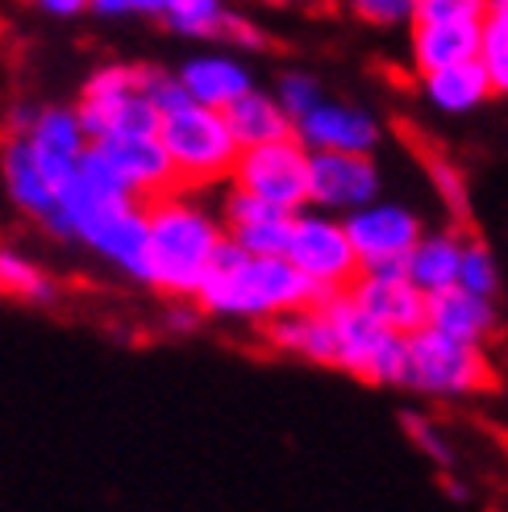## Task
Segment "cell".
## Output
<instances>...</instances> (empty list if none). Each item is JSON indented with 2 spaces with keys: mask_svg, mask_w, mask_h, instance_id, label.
I'll list each match as a JSON object with an SVG mask.
<instances>
[{
  "mask_svg": "<svg viewBox=\"0 0 508 512\" xmlns=\"http://www.w3.org/2000/svg\"><path fill=\"white\" fill-rule=\"evenodd\" d=\"M492 0H417V21H488Z\"/></svg>",
  "mask_w": 508,
  "mask_h": 512,
  "instance_id": "cell-32",
  "label": "cell"
},
{
  "mask_svg": "<svg viewBox=\"0 0 508 512\" xmlns=\"http://www.w3.org/2000/svg\"><path fill=\"white\" fill-rule=\"evenodd\" d=\"M404 388H413L421 396H475V392H492L496 388V371L484 346L459 342L438 329H417L409 334V379Z\"/></svg>",
  "mask_w": 508,
  "mask_h": 512,
  "instance_id": "cell-5",
  "label": "cell"
},
{
  "mask_svg": "<svg viewBox=\"0 0 508 512\" xmlns=\"http://www.w3.org/2000/svg\"><path fill=\"white\" fill-rule=\"evenodd\" d=\"M488 13H500V17H508V0H492V9Z\"/></svg>",
  "mask_w": 508,
  "mask_h": 512,
  "instance_id": "cell-40",
  "label": "cell"
},
{
  "mask_svg": "<svg viewBox=\"0 0 508 512\" xmlns=\"http://www.w3.org/2000/svg\"><path fill=\"white\" fill-rule=\"evenodd\" d=\"M0 167H5V184L17 209L34 213L38 221H46L50 213L59 209V188L46 179L42 163L34 159V150L25 138H9L5 142V155H0Z\"/></svg>",
  "mask_w": 508,
  "mask_h": 512,
  "instance_id": "cell-20",
  "label": "cell"
},
{
  "mask_svg": "<svg viewBox=\"0 0 508 512\" xmlns=\"http://www.w3.org/2000/svg\"><path fill=\"white\" fill-rule=\"evenodd\" d=\"M88 9L105 13V17H125V13H155V17H163L167 0H88Z\"/></svg>",
  "mask_w": 508,
  "mask_h": 512,
  "instance_id": "cell-34",
  "label": "cell"
},
{
  "mask_svg": "<svg viewBox=\"0 0 508 512\" xmlns=\"http://www.w3.org/2000/svg\"><path fill=\"white\" fill-rule=\"evenodd\" d=\"M463 246L467 238L459 229H442V234H425L409 254V279L425 292H446L459 288V267H463Z\"/></svg>",
  "mask_w": 508,
  "mask_h": 512,
  "instance_id": "cell-21",
  "label": "cell"
},
{
  "mask_svg": "<svg viewBox=\"0 0 508 512\" xmlns=\"http://www.w3.org/2000/svg\"><path fill=\"white\" fill-rule=\"evenodd\" d=\"M221 38H230V42H238V46H246V50H263L267 46V38H263V30L254 21H246V17H238V13H230V21H225V34Z\"/></svg>",
  "mask_w": 508,
  "mask_h": 512,
  "instance_id": "cell-35",
  "label": "cell"
},
{
  "mask_svg": "<svg viewBox=\"0 0 508 512\" xmlns=\"http://www.w3.org/2000/svg\"><path fill=\"white\" fill-rule=\"evenodd\" d=\"M100 155L109 159V167L121 175V184L130 188L138 200H163L180 188V175L167 155V146L159 134H134V138H100L92 142Z\"/></svg>",
  "mask_w": 508,
  "mask_h": 512,
  "instance_id": "cell-11",
  "label": "cell"
},
{
  "mask_svg": "<svg viewBox=\"0 0 508 512\" xmlns=\"http://www.w3.org/2000/svg\"><path fill=\"white\" fill-rule=\"evenodd\" d=\"M180 80L188 88V96L196 100V105L205 109H230L234 100H242L254 84H250V71L230 59V55H200V59H188Z\"/></svg>",
  "mask_w": 508,
  "mask_h": 512,
  "instance_id": "cell-19",
  "label": "cell"
},
{
  "mask_svg": "<svg viewBox=\"0 0 508 512\" xmlns=\"http://www.w3.org/2000/svg\"><path fill=\"white\" fill-rule=\"evenodd\" d=\"M484 55V21H413V63L421 75Z\"/></svg>",
  "mask_w": 508,
  "mask_h": 512,
  "instance_id": "cell-16",
  "label": "cell"
},
{
  "mask_svg": "<svg viewBox=\"0 0 508 512\" xmlns=\"http://www.w3.org/2000/svg\"><path fill=\"white\" fill-rule=\"evenodd\" d=\"M338 292H321L300 267L288 259H263V254H246L230 234H225L213 271L200 288L196 304L213 317H238V321H271L279 313L313 309Z\"/></svg>",
  "mask_w": 508,
  "mask_h": 512,
  "instance_id": "cell-1",
  "label": "cell"
},
{
  "mask_svg": "<svg viewBox=\"0 0 508 512\" xmlns=\"http://www.w3.org/2000/svg\"><path fill=\"white\" fill-rule=\"evenodd\" d=\"M25 142H30L34 159L42 163L46 179L59 188V196H63V188L75 179V171H80V159L88 155V146H92L80 113H75V109H59V105L38 113L34 130L25 134Z\"/></svg>",
  "mask_w": 508,
  "mask_h": 512,
  "instance_id": "cell-13",
  "label": "cell"
},
{
  "mask_svg": "<svg viewBox=\"0 0 508 512\" xmlns=\"http://www.w3.org/2000/svg\"><path fill=\"white\" fill-rule=\"evenodd\" d=\"M425 171H429V184H434L438 196L446 200V209L454 217H467V179L459 175V167H454L450 159H442V155H429Z\"/></svg>",
  "mask_w": 508,
  "mask_h": 512,
  "instance_id": "cell-30",
  "label": "cell"
},
{
  "mask_svg": "<svg viewBox=\"0 0 508 512\" xmlns=\"http://www.w3.org/2000/svg\"><path fill=\"white\" fill-rule=\"evenodd\" d=\"M296 138L309 150H346V155H371L379 142V121L363 109L334 105L321 100L313 113H304L296 121Z\"/></svg>",
  "mask_w": 508,
  "mask_h": 512,
  "instance_id": "cell-15",
  "label": "cell"
},
{
  "mask_svg": "<svg viewBox=\"0 0 508 512\" xmlns=\"http://www.w3.org/2000/svg\"><path fill=\"white\" fill-rule=\"evenodd\" d=\"M225 117H230V130L242 142V150L267 146V142H279V138L296 134V121L284 113V105H279L275 96H267V92H254V88L242 100H234V105L225 109Z\"/></svg>",
  "mask_w": 508,
  "mask_h": 512,
  "instance_id": "cell-23",
  "label": "cell"
},
{
  "mask_svg": "<svg viewBox=\"0 0 508 512\" xmlns=\"http://www.w3.org/2000/svg\"><path fill=\"white\" fill-rule=\"evenodd\" d=\"M346 234L359 250L363 275H409V254L425 238V225L404 204L375 200L367 209L346 213Z\"/></svg>",
  "mask_w": 508,
  "mask_h": 512,
  "instance_id": "cell-8",
  "label": "cell"
},
{
  "mask_svg": "<svg viewBox=\"0 0 508 512\" xmlns=\"http://www.w3.org/2000/svg\"><path fill=\"white\" fill-rule=\"evenodd\" d=\"M200 304H175V309H167V317H163V325L171 329V334H192V329L200 325Z\"/></svg>",
  "mask_w": 508,
  "mask_h": 512,
  "instance_id": "cell-36",
  "label": "cell"
},
{
  "mask_svg": "<svg viewBox=\"0 0 508 512\" xmlns=\"http://www.w3.org/2000/svg\"><path fill=\"white\" fill-rule=\"evenodd\" d=\"M350 296L359 300L379 325H388L392 334H404V338L425 329V321H429V296L409 275H359Z\"/></svg>",
  "mask_w": 508,
  "mask_h": 512,
  "instance_id": "cell-14",
  "label": "cell"
},
{
  "mask_svg": "<svg viewBox=\"0 0 508 512\" xmlns=\"http://www.w3.org/2000/svg\"><path fill=\"white\" fill-rule=\"evenodd\" d=\"M421 84H425L429 105L442 109V113H471V109L484 105V100L496 96L484 59H471V63H459V67H442V71H429Z\"/></svg>",
  "mask_w": 508,
  "mask_h": 512,
  "instance_id": "cell-22",
  "label": "cell"
},
{
  "mask_svg": "<svg viewBox=\"0 0 508 512\" xmlns=\"http://www.w3.org/2000/svg\"><path fill=\"white\" fill-rule=\"evenodd\" d=\"M459 288L471 296H484L496 300L500 296V267H496V254L488 242L467 238L463 246V267H459Z\"/></svg>",
  "mask_w": 508,
  "mask_h": 512,
  "instance_id": "cell-26",
  "label": "cell"
},
{
  "mask_svg": "<svg viewBox=\"0 0 508 512\" xmlns=\"http://www.w3.org/2000/svg\"><path fill=\"white\" fill-rule=\"evenodd\" d=\"M275 100L284 105V113H288L292 121H300L304 113H313L325 96H321V84L313 80V75H304V71H288L284 80H279V88H275Z\"/></svg>",
  "mask_w": 508,
  "mask_h": 512,
  "instance_id": "cell-29",
  "label": "cell"
},
{
  "mask_svg": "<svg viewBox=\"0 0 508 512\" xmlns=\"http://www.w3.org/2000/svg\"><path fill=\"white\" fill-rule=\"evenodd\" d=\"M75 113H80L92 142L163 130V113L155 109V100L142 92V67H125V63L100 67L84 84Z\"/></svg>",
  "mask_w": 508,
  "mask_h": 512,
  "instance_id": "cell-6",
  "label": "cell"
},
{
  "mask_svg": "<svg viewBox=\"0 0 508 512\" xmlns=\"http://www.w3.org/2000/svg\"><path fill=\"white\" fill-rule=\"evenodd\" d=\"M159 138L175 163L180 188H209L217 179L234 175L242 159V142L234 138L230 117L221 109H205V105L175 109L163 117Z\"/></svg>",
  "mask_w": 508,
  "mask_h": 512,
  "instance_id": "cell-3",
  "label": "cell"
},
{
  "mask_svg": "<svg viewBox=\"0 0 508 512\" xmlns=\"http://www.w3.org/2000/svg\"><path fill=\"white\" fill-rule=\"evenodd\" d=\"M292 221L296 213L279 209V204L250 196L242 188L230 192L221 209V225L246 254H263V259H288V242H292Z\"/></svg>",
  "mask_w": 508,
  "mask_h": 512,
  "instance_id": "cell-12",
  "label": "cell"
},
{
  "mask_svg": "<svg viewBox=\"0 0 508 512\" xmlns=\"http://www.w3.org/2000/svg\"><path fill=\"white\" fill-rule=\"evenodd\" d=\"M325 313L338 334V367L342 371H350L363 383L404 388V379H409V338L392 334L388 325H379L363 304L350 296V288L329 296Z\"/></svg>",
  "mask_w": 508,
  "mask_h": 512,
  "instance_id": "cell-4",
  "label": "cell"
},
{
  "mask_svg": "<svg viewBox=\"0 0 508 512\" xmlns=\"http://www.w3.org/2000/svg\"><path fill=\"white\" fill-rule=\"evenodd\" d=\"M442 492L450 496V500H459V504H467L471 500V488L463 479H454V475H442Z\"/></svg>",
  "mask_w": 508,
  "mask_h": 512,
  "instance_id": "cell-39",
  "label": "cell"
},
{
  "mask_svg": "<svg viewBox=\"0 0 508 512\" xmlns=\"http://www.w3.org/2000/svg\"><path fill=\"white\" fill-rule=\"evenodd\" d=\"M288 263L300 267L321 292H346L354 279L363 275L359 250H354L346 221L334 213H296L292 221V242H288Z\"/></svg>",
  "mask_w": 508,
  "mask_h": 512,
  "instance_id": "cell-7",
  "label": "cell"
},
{
  "mask_svg": "<svg viewBox=\"0 0 508 512\" xmlns=\"http://www.w3.org/2000/svg\"><path fill=\"white\" fill-rule=\"evenodd\" d=\"M30 5L50 13V17H75V13L88 9V0H30Z\"/></svg>",
  "mask_w": 508,
  "mask_h": 512,
  "instance_id": "cell-38",
  "label": "cell"
},
{
  "mask_svg": "<svg viewBox=\"0 0 508 512\" xmlns=\"http://www.w3.org/2000/svg\"><path fill=\"white\" fill-rule=\"evenodd\" d=\"M484 67L492 75V92L496 96H508V17L500 13H488L484 21Z\"/></svg>",
  "mask_w": 508,
  "mask_h": 512,
  "instance_id": "cell-27",
  "label": "cell"
},
{
  "mask_svg": "<svg viewBox=\"0 0 508 512\" xmlns=\"http://www.w3.org/2000/svg\"><path fill=\"white\" fill-rule=\"evenodd\" d=\"M38 113H42V109H34V105H13L9 117H5V121H9V134H13V138H25V134L34 130Z\"/></svg>",
  "mask_w": 508,
  "mask_h": 512,
  "instance_id": "cell-37",
  "label": "cell"
},
{
  "mask_svg": "<svg viewBox=\"0 0 508 512\" xmlns=\"http://www.w3.org/2000/svg\"><path fill=\"white\" fill-rule=\"evenodd\" d=\"M309 163H313V150L296 134L267 146H250L242 150V159L234 167V188L263 196L288 213H304L309 209Z\"/></svg>",
  "mask_w": 508,
  "mask_h": 512,
  "instance_id": "cell-9",
  "label": "cell"
},
{
  "mask_svg": "<svg viewBox=\"0 0 508 512\" xmlns=\"http://www.w3.org/2000/svg\"><path fill=\"white\" fill-rule=\"evenodd\" d=\"M350 9L371 25H404L417 21V0H350Z\"/></svg>",
  "mask_w": 508,
  "mask_h": 512,
  "instance_id": "cell-33",
  "label": "cell"
},
{
  "mask_svg": "<svg viewBox=\"0 0 508 512\" xmlns=\"http://www.w3.org/2000/svg\"><path fill=\"white\" fill-rule=\"evenodd\" d=\"M379 196V167L371 155L346 150H313L309 163V204L321 213H354Z\"/></svg>",
  "mask_w": 508,
  "mask_h": 512,
  "instance_id": "cell-10",
  "label": "cell"
},
{
  "mask_svg": "<svg viewBox=\"0 0 508 512\" xmlns=\"http://www.w3.org/2000/svg\"><path fill=\"white\" fill-rule=\"evenodd\" d=\"M0 296L30 300V304H50L59 296V284L38 263L25 259V254L0 246Z\"/></svg>",
  "mask_w": 508,
  "mask_h": 512,
  "instance_id": "cell-24",
  "label": "cell"
},
{
  "mask_svg": "<svg viewBox=\"0 0 508 512\" xmlns=\"http://www.w3.org/2000/svg\"><path fill=\"white\" fill-rule=\"evenodd\" d=\"M400 425H404V433H409V442L429 458V463H438L442 471H450L454 467V450H450V442L442 438V429L429 421V417H421V413H400Z\"/></svg>",
  "mask_w": 508,
  "mask_h": 512,
  "instance_id": "cell-28",
  "label": "cell"
},
{
  "mask_svg": "<svg viewBox=\"0 0 508 512\" xmlns=\"http://www.w3.org/2000/svg\"><path fill=\"white\" fill-rule=\"evenodd\" d=\"M146 213H150V242H146L142 284L180 300H196L225 242V225L175 192L163 200H150Z\"/></svg>",
  "mask_w": 508,
  "mask_h": 512,
  "instance_id": "cell-2",
  "label": "cell"
},
{
  "mask_svg": "<svg viewBox=\"0 0 508 512\" xmlns=\"http://www.w3.org/2000/svg\"><path fill=\"white\" fill-rule=\"evenodd\" d=\"M163 17L171 21V30L188 38H221L230 9H225V0H167Z\"/></svg>",
  "mask_w": 508,
  "mask_h": 512,
  "instance_id": "cell-25",
  "label": "cell"
},
{
  "mask_svg": "<svg viewBox=\"0 0 508 512\" xmlns=\"http://www.w3.org/2000/svg\"><path fill=\"white\" fill-rule=\"evenodd\" d=\"M425 325L438 329V334L459 338V342L488 346L500 334V309H496V300L471 296L463 288H446V292L429 296V321Z\"/></svg>",
  "mask_w": 508,
  "mask_h": 512,
  "instance_id": "cell-18",
  "label": "cell"
},
{
  "mask_svg": "<svg viewBox=\"0 0 508 512\" xmlns=\"http://www.w3.org/2000/svg\"><path fill=\"white\" fill-rule=\"evenodd\" d=\"M142 92L155 100V109H159L163 117L175 113V109L196 105V100L188 96V88H184L180 75H167V71H155V67H142Z\"/></svg>",
  "mask_w": 508,
  "mask_h": 512,
  "instance_id": "cell-31",
  "label": "cell"
},
{
  "mask_svg": "<svg viewBox=\"0 0 508 512\" xmlns=\"http://www.w3.org/2000/svg\"><path fill=\"white\" fill-rule=\"evenodd\" d=\"M267 342L284 354L309 358L317 367H338V334L334 321H329L325 304H313V309H296V313H279L267 321Z\"/></svg>",
  "mask_w": 508,
  "mask_h": 512,
  "instance_id": "cell-17",
  "label": "cell"
}]
</instances>
